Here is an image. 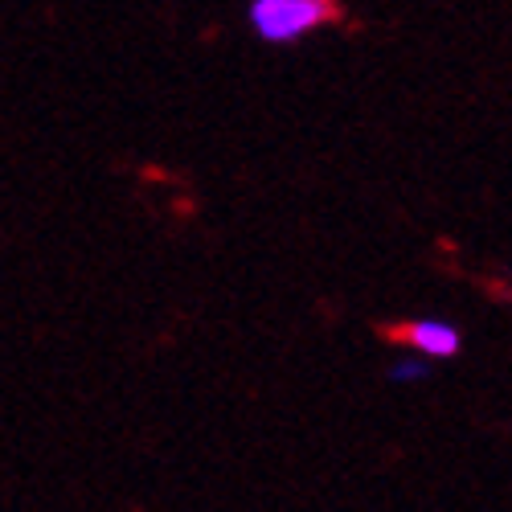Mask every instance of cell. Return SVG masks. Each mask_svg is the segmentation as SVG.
<instances>
[{
    "label": "cell",
    "mask_w": 512,
    "mask_h": 512,
    "mask_svg": "<svg viewBox=\"0 0 512 512\" xmlns=\"http://www.w3.org/2000/svg\"><path fill=\"white\" fill-rule=\"evenodd\" d=\"M332 17H336V5H328V0H250V9H246L250 29L263 41H275V46L308 37Z\"/></svg>",
    "instance_id": "cell-1"
},
{
    "label": "cell",
    "mask_w": 512,
    "mask_h": 512,
    "mask_svg": "<svg viewBox=\"0 0 512 512\" xmlns=\"http://www.w3.org/2000/svg\"><path fill=\"white\" fill-rule=\"evenodd\" d=\"M398 336L406 340V345H410L422 361H451V357L463 349V332H459L451 320H439V316L410 320L406 328H398Z\"/></svg>",
    "instance_id": "cell-2"
},
{
    "label": "cell",
    "mask_w": 512,
    "mask_h": 512,
    "mask_svg": "<svg viewBox=\"0 0 512 512\" xmlns=\"http://www.w3.org/2000/svg\"><path fill=\"white\" fill-rule=\"evenodd\" d=\"M426 373H431V361H422V357H402V361H394V369H390V377L402 381V386H414V381H422Z\"/></svg>",
    "instance_id": "cell-3"
}]
</instances>
